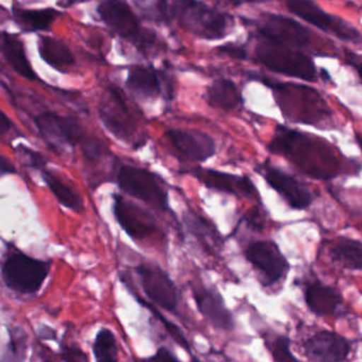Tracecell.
<instances>
[{
    "instance_id": "cell-1",
    "label": "cell",
    "mask_w": 362,
    "mask_h": 362,
    "mask_svg": "<svg viewBox=\"0 0 362 362\" xmlns=\"http://www.w3.org/2000/svg\"><path fill=\"white\" fill-rule=\"evenodd\" d=\"M272 154L285 157L302 174L316 180L329 181L340 175H354L361 165L346 159L336 146L325 138L285 125H279L268 146Z\"/></svg>"
},
{
    "instance_id": "cell-2",
    "label": "cell",
    "mask_w": 362,
    "mask_h": 362,
    "mask_svg": "<svg viewBox=\"0 0 362 362\" xmlns=\"http://www.w3.org/2000/svg\"><path fill=\"white\" fill-rule=\"evenodd\" d=\"M276 93L285 118L318 129H331L334 112L316 89L291 83H267Z\"/></svg>"
},
{
    "instance_id": "cell-3",
    "label": "cell",
    "mask_w": 362,
    "mask_h": 362,
    "mask_svg": "<svg viewBox=\"0 0 362 362\" xmlns=\"http://www.w3.org/2000/svg\"><path fill=\"white\" fill-rule=\"evenodd\" d=\"M262 65L276 74L308 82H316L317 68L308 55L300 49L263 38L255 50Z\"/></svg>"
},
{
    "instance_id": "cell-4",
    "label": "cell",
    "mask_w": 362,
    "mask_h": 362,
    "mask_svg": "<svg viewBox=\"0 0 362 362\" xmlns=\"http://www.w3.org/2000/svg\"><path fill=\"white\" fill-rule=\"evenodd\" d=\"M173 14L182 27L204 40L223 38L231 23L225 14L198 0H176Z\"/></svg>"
},
{
    "instance_id": "cell-5",
    "label": "cell",
    "mask_w": 362,
    "mask_h": 362,
    "mask_svg": "<svg viewBox=\"0 0 362 362\" xmlns=\"http://www.w3.org/2000/svg\"><path fill=\"white\" fill-rule=\"evenodd\" d=\"M119 187L129 196L158 211L169 209V194L152 172L133 165H122L117 174Z\"/></svg>"
},
{
    "instance_id": "cell-6",
    "label": "cell",
    "mask_w": 362,
    "mask_h": 362,
    "mask_svg": "<svg viewBox=\"0 0 362 362\" xmlns=\"http://www.w3.org/2000/svg\"><path fill=\"white\" fill-rule=\"evenodd\" d=\"M48 274V264L23 253L11 255L2 266V278L6 286L19 293L37 291Z\"/></svg>"
},
{
    "instance_id": "cell-7",
    "label": "cell",
    "mask_w": 362,
    "mask_h": 362,
    "mask_svg": "<svg viewBox=\"0 0 362 362\" xmlns=\"http://www.w3.org/2000/svg\"><path fill=\"white\" fill-rule=\"evenodd\" d=\"M286 6L293 14L321 31L336 36L344 42H361V32L339 17L325 12L314 0H286Z\"/></svg>"
},
{
    "instance_id": "cell-8",
    "label": "cell",
    "mask_w": 362,
    "mask_h": 362,
    "mask_svg": "<svg viewBox=\"0 0 362 362\" xmlns=\"http://www.w3.org/2000/svg\"><path fill=\"white\" fill-rule=\"evenodd\" d=\"M34 123L42 139L57 151L65 146H82L89 137L80 122L72 117L44 112L35 117Z\"/></svg>"
},
{
    "instance_id": "cell-9",
    "label": "cell",
    "mask_w": 362,
    "mask_h": 362,
    "mask_svg": "<svg viewBox=\"0 0 362 362\" xmlns=\"http://www.w3.org/2000/svg\"><path fill=\"white\" fill-rule=\"evenodd\" d=\"M136 272L144 293L155 305L174 314L177 313L180 291L165 270L153 264H141L136 267Z\"/></svg>"
},
{
    "instance_id": "cell-10",
    "label": "cell",
    "mask_w": 362,
    "mask_h": 362,
    "mask_svg": "<svg viewBox=\"0 0 362 362\" xmlns=\"http://www.w3.org/2000/svg\"><path fill=\"white\" fill-rule=\"evenodd\" d=\"M247 261L261 274L265 286L278 284L288 274V261L272 240H257L247 247Z\"/></svg>"
},
{
    "instance_id": "cell-11",
    "label": "cell",
    "mask_w": 362,
    "mask_h": 362,
    "mask_svg": "<svg viewBox=\"0 0 362 362\" xmlns=\"http://www.w3.org/2000/svg\"><path fill=\"white\" fill-rule=\"evenodd\" d=\"M99 116L104 127L117 139L131 144L135 139L138 132V122L123 95L112 90L110 98L101 103Z\"/></svg>"
},
{
    "instance_id": "cell-12",
    "label": "cell",
    "mask_w": 362,
    "mask_h": 362,
    "mask_svg": "<svg viewBox=\"0 0 362 362\" xmlns=\"http://www.w3.org/2000/svg\"><path fill=\"white\" fill-rule=\"evenodd\" d=\"M259 174L268 185L287 202L291 209L306 210L314 202L315 196L310 187L291 174L285 173L272 165H263Z\"/></svg>"
},
{
    "instance_id": "cell-13",
    "label": "cell",
    "mask_w": 362,
    "mask_h": 362,
    "mask_svg": "<svg viewBox=\"0 0 362 362\" xmlns=\"http://www.w3.org/2000/svg\"><path fill=\"white\" fill-rule=\"evenodd\" d=\"M112 212L120 227L134 240H142L157 231L154 216L119 194H114Z\"/></svg>"
},
{
    "instance_id": "cell-14",
    "label": "cell",
    "mask_w": 362,
    "mask_h": 362,
    "mask_svg": "<svg viewBox=\"0 0 362 362\" xmlns=\"http://www.w3.org/2000/svg\"><path fill=\"white\" fill-rule=\"evenodd\" d=\"M165 138L181 158L191 163H204L216 153L213 138L200 131L169 129Z\"/></svg>"
},
{
    "instance_id": "cell-15",
    "label": "cell",
    "mask_w": 362,
    "mask_h": 362,
    "mask_svg": "<svg viewBox=\"0 0 362 362\" xmlns=\"http://www.w3.org/2000/svg\"><path fill=\"white\" fill-rule=\"evenodd\" d=\"M192 291L198 310L213 327L221 331H233L235 327L233 315L216 288L195 286Z\"/></svg>"
},
{
    "instance_id": "cell-16",
    "label": "cell",
    "mask_w": 362,
    "mask_h": 362,
    "mask_svg": "<svg viewBox=\"0 0 362 362\" xmlns=\"http://www.w3.org/2000/svg\"><path fill=\"white\" fill-rule=\"evenodd\" d=\"M194 177L204 183L209 189L214 191L223 192L238 197L253 198L259 199V192L253 185L250 178L246 176L234 175V174L225 173L213 169L189 170Z\"/></svg>"
},
{
    "instance_id": "cell-17",
    "label": "cell",
    "mask_w": 362,
    "mask_h": 362,
    "mask_svg": "<svg viewBox=\"0 0 362 362\" xmlns=\"http://www.w3.org/2000/svg\"><path fill=\"white\" fill-rule=\"evenodd\" d=\"M304 354L313 362H344L351 353V344L339 334L320 331L303 344Z\"/></svg>"
},
{
    "instance_id": "cell-18",
    "label": "cell",
    "mask_w": 362,
    "mask_h": 362,
    "mask_svg": "<svg viewBox=\"0 0 362 362\" xmlns=\"http://www.w3.org/2000/svg\"><path fill=\"white\" fill-rule=\"evenodd\" d=\"M262 37L301 49L310 42V31L293 19L281 15H267L259 29Z\"/></svg>"
},
{
    "instance_id": "cell-19",
    "label": "cell",
    "mask_w": 362,
    "mask_h": 362,
    "mask_svg": "<svg viewBox=\"0 0 362 362\" xmlns=\"http://www.w3.org/2000/svg\"><path fill=\"white\" fill-rule=\"evenodd\" d=\"M101 18L118 35L127 40H141L139 21L129 6L121 0H105L98 8Z\"/></svg>"
},
{
    "instance_id": "cell-20",
    "label": "cell",
    "mask_w": 362,
    "mask_h": 362,
    "mask_svg": "<svg viewBox=\"0 0 362 362\" xmlns=\"http://www.w3.org/2000/svg\"><path fill=\"white\" fill-rule=\"evenodd\" d=\"M304 299L310 312L320 317L337 315L342 304L339 293L319 281H313L306 284Z\"/></svg>"
},
{
    "instance_id": "cell-21",
    "label": "cell",
    "mask_w": 362,
    "mask_h": 362,
    "mask_svg": "<svg viewBox=\"0 0 362 362\" xmlns=\"http://www.w3.org/2000/svg\"><path fill=\"white\" fill-rule=\"evenodd\" d=\"M127 86L142 99H153L163 91L161 76L152 67L135 66L129 70Z\"/></svg>"
},
{
    "instance_id": "cell-22",
    "label": "cell",
    "mask_w": 362,
    "mask_h": 362,
    "mask_svg": "<svg viewBox=\"0 0 362 362\" xmlns=\"http://www.w3.org/2000/svg\"><path fill=\"white\" fill-rule=\"evenodd\" d=\"M329 257L346 269L362 270V242L348 236H338L332 240Z\"/></svg>"
},
{
    "instance_id": "cell-23",
    "label": "cell",
    "mask_w": 362,
    "mask_h": 362,
    "mask_svg": "<svg viewBox=\"0 0 362 362\" xmlns=\"http://www.w3.org/2000/svg\"><path fill=\"white\" fill-rule=\"evenodd\" d=\"M206 100L211 107L226 112L236 110L243 103L242 93L236 85L226 78L215 81L206 89Z\"/></svg>"
},
{
    "instance_id": "cell-24",
    "label": "cell",
    "mask_w": 362,
    "mask_h": 362,
    "mask_svg": "<svg viewBox=\"0 0 362 362\" xmlns=\"http://www.w3.org/2000/svg\"><path fill=\"white\" fill-rule=\"evenodd\" d=\"M38 50L42 59L59 71L67 72L74 66V55L62 40L42 36L40 38Z\"/></svg>"
},
{
    "instance_id": "cell-25",
    "label": "cell",
    "mask_w": 362,
    "mask_h": 362,
    "mask_svg": "<svg viewBox=\"0 0 362 362\" xmlns=\"http://www.w3.org/2000/svg\"><path fill=\"white\" fill-rule=\"evenodd\" d=\"M0 50L4 54V59L8 62V65L21 74L23 78L27 80L34 81L36 78L35 72L32 69L27 55H25V48L23 42L18 38L14 36L4 35L0 45Z\"/></svg>"
},
{
    "instance_id": "cell-26",
    "label": "cell",
    "mask_w": 362,
    "mask_h": 362,
    "mask_svg": "<svg viewBox=\"0 0 362 362\" xmlns=\"http://www.w3.org/2000/svg\"><path fill=\"white\" fill-rule=\"evenodd\" d=\"M42 177L51 193L54 195L62 206L76 213H82L84 211V202L82 197L67 183L64 182L47 170H42Z\"/></svg>"
},
{
    "instance_id": "cell-27",
    "label": "cell",
    "mask_w": 362,
    "mask_h": 362,
    "mask_svg": "<svg viewBox=\"0 0 362 362\" xmlns=\"http://www.w3.org/2000/svg\"><path fill=\"white\" fill-rule=\"evenodd\" d=\"M121 281L124 283L125 286H127V288L129 289V291L133 293L136 300H137V301L139 302L144 308L150 310V312L152 313L153 316H154L155 318H156L157 320H158L159 322L165 327V331H167V333L171 336L172 339H173L176 344H180L181 348L185 349L187 353H189V355H192L191 346H189V341H187V337H185V334L181 332L180 327H178L177 325H174L171 321L168 320V319L165 318V317L163 316V315L161 314V313L159 312L155 306H153V304L151 303V302L142 299V298L140 297L139 293H138L137 291H135V288H134V284L133 282H132L131 279L125 278V276H121Z\"/></svg>"
},
{
    "instance_id": "cell-28",
    "label": "cell",
    "mask_w": 362,
    "mask_h": 362,
    "mask_svg": "<svg viewBox=\"0 0 362 362\" xmlns=\"http://www.w3.org/2000/svg\"><path fill=\"white\" fill-rule=\"evenodd\" d=\"M59 15L53 8L17 11L16 19L25 31H46L50 29Z\"/></svg>"
},
{
    "instance_id": "cell-29",
    "label": "cell",
    "mask_w": 362,
    "mask_h": 362,
    "mask_svg": "<svg viewBox=\"0 0 362 362\" xmlns=\"http://www.w3.org/2000/svg\"><path fill=\"white\" fill-rule=\"evenodd\" d=\"M93 355L97 362H119L116 336L110 329H101L93 342Z\"/></svg>"
},
{
    "instance_id": "cell-30",
    "label": "cell",
    "mask_w": 362,
    "mask_h": 362,
    "mask_svg": "<svg viewBox=\"0 0 362 362\" xmlns=\"http://www.w3.org/2000/svg\"><path fill=\"white\" fill-rule=\"evenodd\" d=\"M187 219V225L189 229L191 230L192 233L208 248L213 249L219 248L221 245V238H219L217 231H215L214 228L206 223L204 219L200 218L196 214H187L185 215Z\"/></svg>"
},
{
    "instance_id": "cell-31",
    "label": "cell",
    "mask_w": 362,
    "mask_h": 362,
    "mask_svg": "<svg viewBox=\"0 0 362 362\" xmlns=\"http://www.w3.org/2000/svg\"><path fill=\"white\" fill-rule=\"evenodd\" d=\"M270 353L276 362H301L293 356L288 338L279 336L269 344Z\"/></svg>"
},
{
    "instance_id": "cell-32",
    "label": "cell",
    "mask_w": 362,
    "mask_h": 362,
    "mask_svg": "<svg viewBox=\"0 0 362 362\" xmlns=\"http://www.w3.org/2000/svg\"><path fill=\"white\" fill-rule=\"evenodd\" d=\"M17 151H18L21 157H23V158L27 160L30 167L38 170V171L40 172L45 170V167H46V159L44 158L42 154L31 150V148H28V146H21V144L17 148Z\"/></svg>"
},
{
    "instance_id": "cell-33",
    "label": "cell",
    "mask_w": 362,
    "mask_h": 362,
    "mask_svg": "<svg viewBox=\"0 0 362 362\" xmlns=\"http://www.w3.org/2000/svg\"><path fill=\"white\" fill-rule=\"evenodd\" d=\"M62 358L65 362H89L87 355L76 346H63L62 348Z\"/></svg>"
},
{
    "instance_id": "cell-34",
    "label": "cell",
    "mask_w": 362,
    "mask_h": 362,
    "mask_svg": "<svg viewBox=\"0 0 362 362\" xmlns=\"http://www.w3.org/2000/svg\"><path fill=\"white\" fill-rule=\"evenodd\" d=\"M146 362H182L180 361L169 349L163 348L157 350L156 354L153 355L150 358L146 359Z\"/></svg>"
},
{
    "instance_id": "cell-35",
    "label": "cell",
    "mask_w": 362,
    "mask_h": 362,
    "mask_svg": "<svg viewBox=\"0 0 362 362\" xmlns=\"http://www.w3.org/2000/svg\"><path fill=\"white\" fill-rule=\"evenodd\" d=\"M221 51L233 59H244L247 53L242 47L234 46V45H227V46L221 47Z\"/></svg>"
},
{
    "instance_id": "cell-36",
    "label": "cell",
    "mask_w": 362,
    "mask_h": 362,
    "mask_svg": "<svg viewBox=\"0 0 362 362\" xmlns=\"http://www.w3.org/2000/svg\"><path fill=\"white\" fill-rule=\"evenodd\" d=\"M16 172V168L13 165L12 161L0 155V177L6 175H14Z\"/></svg>"
},
{
    "instance_id": "cell-37",
    "label": "cell",
    "mask_w": 362,
    "mask_h": 362,
    "mask_svg": "<svg viewBox=\"0 0 362 362\" xmlns=\"http://www.w3.org/2000/svg\"><path fill=\"white\" fill-rule=\"evenodd\" d=\"M247 223L255 230H262L264 228L263 216L259 211H255L250 213V215H247Z\"/></svg>"
},
{
    "instance_id": "cell-38",
    "label": "cell",
    "mask_w": 362,
    "mask_h": 362,
    "mask_svg": "<svg viewBox=\"0 0 362 362\" xmlns=\"http://www.w3.org/2000/svg\"><path fill=\"white\" fill-rule=\"evenodd\" d=\"M12 125L11 119L2 110H0V136L6 135L10 131Z\"/></svg>"
},
{
    "instance_id": "cell-39",
    "label": "cell",
    "mask_w": 362,
    "mask_h": 362,
    "mask_svg": "<svg viewBox=\"0 0 362 362\" xmlns=\"http://www.w3.org/2000/svg\"><path fill=\"white\" fill-rule=\"evenodd\" d=\"M354 68L356 69L357 74H358L359 78H361L362 83V62L354 64Z\"/></svg>"
},
{
    "instance_id": "cell-40",
    "label": "cell",
    "mask_w": 362,
    "mask_h": 362,
    "mask_svg": "<svg viewBox=\"0 0 362 362\" xmlns=\"http://www.w3.org/2000/svg\"><path fill=\"white\" fill-rule=\"evenodd\" d=\"M235 4H244V2L259 1V0H231Z\"/></svg>"
},
{
    "instance_id": "cell-41",
    "label": "cell",
    "mask_w": 362,
    "mask_h": 362,
    "mask_svg": "<svg viewBox=\"0 0 362 362\" xmlns=\"http://www.w3.org/2000/svg\"><path fill=\"white\" fill-rule=\"evenodd\" d=\"M356 140L357 144H358V146H361V151H362V138L359 135H356Z\"/></svg>"
},
{
    "instance_id": "cell-42",
    "label": "cell",
    "mask_w": 362,
    "mask_h": 362,
    "mask_svg": "<svg viewBox=\"0 0 362 362\" xmlns=\"http://www.w3.org/2000/svg\"><path fill=\"white\" fill-rule=\"evenodd\" d=\"M191 362H204L200 361L199 358H197V357L192 356Z\"/></svg>"
},
{
    "instance_id": "cell-43",
    "label": "cell",
    "mask_w": 362,
    "mask_h": 362,
    "mask_svg": "<svg viewBox=\"0 0 362 362\" xmlns=\"http://www.w3.org/2000/svg\"><path fill=\"white\" fill-rule=\"evenodd\" d=\"M45 362H52V361H45Z\"/></svg>"
}]
</instances>
